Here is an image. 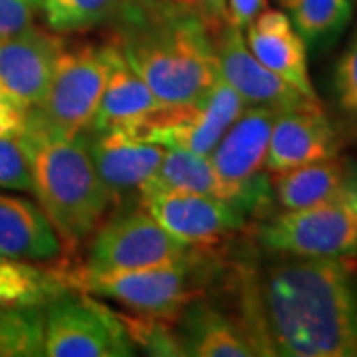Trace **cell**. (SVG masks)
I'll use <instances>...</instances> for the list:
<instances>
[{"label":"cell","instance_id":"14","mask_svg":"<svg viewBox=\"0 0 357 357\" xmlns=\"http://www.w3.org/2000/svg\"><path fill=\"white\" fill-rule=\"evenodd\" d=\"M215 52L220 77L241 93L248 105H264L274 109H294L304 105H319L302 91L292 88L280 76L260 64L246 46L244 30L222 20L215 26Z\"/></svg>","mask_w":357,"mask_h":357},{"label":"cell","instance_id":"15","mask_svg":"<svg viewBox=\"0 0 357 357\" xmlns=\"http://www.w3.org/2000/svg\"><path fill=\"white\" fill-rule=\"evenodd\" d=\"M181 356L255 357L264 356L243 314L227 312L206 294L195 298L175 321Z\"/></svg>","mask_w":357,"mask_h":357},{"label":"cell","instance_id":"3","mask_svg":"<svg viewBox=\"0 0 357 357\" xmlns=\"http://www.w3.org/2000/svg\"><path fill=\"white\" fill-rule=\"evenodd\" d=\"M32 177V192L50 218L64 250H77L98 230L114 201L89 157L84 133L64 135L30 109L16 137Z\"/></svg>","mask_w":357,"mask_h":357},{"label":"cell","instance_id":"12","mask_svg":"<svg viewBox=\"0 0 357 357\" xmlns=\"http://www.w3.org/2000/svg\"><path fill=\"white\" fill-rule=\"evenodd\" d=\"M84 141L114 204L119 208L139 204L141 191L163 161L167 147L126 129H88Z\"/></svg>","mask_w":357,"mask_h":357},{"label":"cell","instance_id":"32","mask_svg":"<svg viewBox=\"0 0 357 357\" xmlns=\"http://www.w3.org/2000/svg\"><path fill=\"white\" fill-rule=\"evenodd\" d=\"M280 2L286 6V8H290V4H292V0H280Z\"/></svg>","mask_w":357,"mask_h":357},{"label":"cell","instance_id":"8","mask_svg":"<svg viewBox=\"0 0 357 357\" xmlns=\"http://www.w3.org/2000/svg\"><path fill=\"white\" fill-rule=\"evenodd\" d=\"M192 248L178 243L141 204L119 208V213L93 232L88 260L89 272H126L171 266L185 260Z\"/></svg>","mask_w":357,"mask_h":357},{"label":"cell","instance_id":"26","mask_svg":"<svg viewBox=\"0 0 357 357\" xmlns=\"http://www.w3.org/2000/svg\"><path fill=\"white\" fill-rule=\"evenodd\" d=\"M333 91L345 114L357 117V32L335 64Z\"/></svg>","mask_w":357,"mask_h":357},{"label":"cell","instance_id":"21","mask_svg":"<svg viewBox=\"0 0 357 357\" xmlns=\"http://www.w3.org/2000/svg\"><path fill=\"white\" fill-rule=\"evenodd\" d=\"M155 191H183L211 195L225 201V185L208 155L169 147L153 177L143 187L141 197ZM139 197V199H141Z\"/></svg>","mask_w":357,"mask_h":357},{"label":"cell","instance_id":"2","mask_svg":"<svg viewBox=\"0 0 357 357\" xmlns=\"http://www.w3.org/2000/svg\"><path fill=\"white\" fill-rule=\"evenodd\" d=\"M107 24V42L163 105L199 102L220 77L217 24L192 0H121Z\"/></svg>","mask_w":357,"mask_h":357},{"label":"cell","instance_id":"19","mask_svg":"<svg viewBox=\"0 0 357 357\" xmlns=\"http://www.w3.org/2000/svg\"><path fill=\"white\" fill-rule=\"evenodd\" d=\"M163 107L165 105L155 98L149 86L129 68L128 62L112 44L109 76L89 129H126L139 133Z\"/></svg>","mask_w":357,"mask_h":357},{"label":"cell","instance_id":"31","mask_svg":"<svg viewBox=\"0 0 357 357\" xmlns=\"http://www.w3.org/2000/svg\"><path fill=\"white\" fill-rule=\"evenodd\" d=\"M192 2L203 10L204 16L213 24L227 20V0H192Z\"/></svg>","mask_w":357,"mask_h":357},{"label":"cell","instance_id":"25","mask_svg":"<svg viewBox=\"0 0 357 357\" xmlns=\"http://www.w3.org/2000/svg\"><path fill=\"white\" fill-rule=\"evenodd\" d=\"M121 0H42V13L54 32H88L107 24Z\"/></svg>","mask_w":357,"mask_h":357},{"label":"cell","instance_id":"10","mask_svg":"<svg viewBox=\"0 0 357 357\" xmlns=\"http://www.w3.org/2000/svg\"><path fill=\"white\" fill-rule=\"evenodd\" d=\"M248 103L236 89L218 77L199 102L165 105L139 133L163 147H181L211 155L220 137L244 114Z\"/></svg>","mask_w":357,"mask_h":357},{"label":"cell","instance_id":"6","mask_svg":"<svg viewBox=\"0 0 357 357\" xmlns=\"http://www.w3.org/2000/svg\"><path fill=\"white\" fill-rule=\"evenodd\" d=\"M278 114L274 107L248 105L208 155L225 185V201L246 218H260L272 201L266 153Z\"/></svg>","mask_w":357,"mask_h":357},{"label":"cell","instance_id":"29","mask_svg":"<svg viewBox=\"0 0 357 357\" xmlns=\"http://www.w3.org/2000/svg\"><path fill=\"white\" fill-rule=\"evenodd\" d=\"M26 115L28 112L10 102L6 93L0 89V137L16 139L24 131Z\"/></svg>","mask_w":357,"mask_h":357},{"label":"cell","instance_id":"27","mask_svg":"<svg viewBox=\"0 0 357 357\" xmlns=\"http://www.w3.org/2000/svg\"><path fill=\"white\" fill-rule=\"evenodd\" d=\"M0 189L32 191V177L18 139L0 137Z\"/></svg>","mask_w":357,"mask_h":357},{"label":"cell","instance_id":"9","mask_svg":"<svg viewBox=\"0 0 357 357\" xmlns=\"http://www.w3.org/2000/svg\"><path fill=\"white\" fill-rule=\"evenodd\" d=\"M112 66V44H82L60 54L44 102L36 107L64 135L86 133L102 102Z\"/></svg>","mask_w":357,"mask_h":357},{"label":"cell","instance_id":"16","mask_svg":"<svg viewBox=\"0 0 357 357\" xmlns=\"http://www.w3.org/2000/svg\"><path fill=\"white\" fill-rule=\"evenodd\" d=\"M337 131L321 103L280 112L270 131L266 171L270 175L316 163L340 153Z\"/></svg>","mask_w":357,"mask_h":357},{"label":"cell","instance_id":"13","mask_svg":"<svg viewBox=\"0 0 357 357\" xmlns=\"http://www.w3.org/2000/svg\"><path fill=\"white\" fill-rule=\"evenodd\" d=\"M64 48L60 34L36 26L0 38V89L26 112L40 107Z\"/></svg>","mask_w":357,"mask_h":357},{"label":"cell","instance_id":"22","mask_svg":"<svg viewBox=\"0 0 357 357\" xmlns=\"http://www.w3.org/2000/svg\"><path fill=\"white\" fill-rule=\"evenodd\" d=\"M68 288L72 286L64 270H46L0 255V304L44 307Z\"/></svg>","mask_w":357,"mask_h":357},{"label":"cell","instance_id":"20","mask_svg":"<svg viewBox=\"0 0 357 357\" xmlns=\"http://www.w3.org/2000/svg\"><path fill=\"white\" fill-rule=\"evenodd\" d=\"M356 178V169L349 165V161L335 155L316 163L294 167L290 171L274 173L270 187L272 199L280 204L282 211H292L330 199Z\"/></svg>","mask_w":357,"mask_h":357},{"label":"cell","instance_id":"30","mask_svg":"<svg viewBox=\"0 0 357 357\" xmlns=\"http://www.w3.org/2000/svg\"><path fill=\"white\" fill-rule=\"evenodd\" d=\"M264 8L266 0H227V20L244 30Z\"/></svg>","mask_w":357,"mask_h":357},{"label":"cell","instance_id":"5","mask_svg":"<svg viewBox=\"0 0 357 357\" xmlns=\"http://www.w3.org/2000/svg\"><path fill=\"white\" fill-rule=\"evenodd\" d=\"M255 241L276 256L356 258L357 178L321 203L258 218Z\"/></svg>","mask_w":357,"mask_h":357},{"label":"cell","instance_id":"24","mask_svg":"<svg viewBox=\"0 0 357 357\" xmlns=\"http://www.w3.org/2000/svg\"><path fill=\"white\" fill-rule=\"evenodd\" d=\"M40 356H44L42 307L0 304V357Z\"/></svg>","mask_w":357,"mask_h":357},{"label":"cell","instance_id":"23","mask_svg":"<svg viewBox=\"0 0 357 357\" xmlns=\"http://www.w3.org/2000/svg\"><path fill=\"white\" fill-rule=\"evenodd\" d=\"M288 10L307 48L326 50L351 22L354 0H292Z\"/></svg>","mask_w":357,"mask_h":357},{"label":"cell","instance_id":"4","mask_svg":"<svg viewBox=\"0 0 357 357\" xmlns=\"http://www.w3.org/2000/svg\"><path fill=\"white\" fill-rule=\"evenodd\" d=\"M218 250H197L177 264L126 272H66L72 288L115 302L133 316L175 324L195 298L208 292L220 274Z\"/></svg>","mask_w":357,"mask_h":357},{"label":"cell","instance_id":"17","mask_svg":"<svg viewBox=\"0 0 357 357\" xmlns=\"http://www.w3.org/2000/svg\"><path fill=\"white\" fill-rule=\"evenodd\" d=\"M244 30L246 46L260 64L266 66L270 72L280 76L292 88L302 91L312 102H319L307 72L306 42L298 34L288 14L264 8Z\"/></svg>","mask_w":357,"mask_h":357},{"label":"cell","instance_id":"11","mask_svg":"<svg viewBox=\"0 0 357 357\" xmlns=\"http://www.w3.org/2000/svg\"><path fill=\"white\" fill-rule=\"evenodd\" d=\"M139 204L178 243L197 250H218L248 220L227 201L199 192H147Z\"/></svg>","mask_w":357,"mask_h":357},{"label":"cell","instance_id":"1","mask_svg":"<svg viewBox=\"0 0 357 357\" xmlns=\"http://www.w3.org/2000/svg\"><path fill=\"white\" fill-rule=\"evenodd\" d=\"M256 307L270 356L357 357L354 258L278 256L256 274Z\"/></svg>","mask_w":357,"mask_h":357},{"label":"cell","instance_id":"7","mask_svg":"<svg viewBox=\"0 0 357 357\" xmlns=\"http://www.w3.org/2000/svg\"><path fill=\"white\" fill-rule=\"evenodd\" d=\"M44 314V356L129 357L135 345L123 319L93 296L68 288L54 296Z\"/></svg>","mask_w":357,"mask_h":357},{"label":"cell","instance_id":"28","mask_svg":"<svg viewBox=\"0 0 357 357\" xmlns=\"http://www.w3.org/2000/svg\"><path fill=\"white\" fill-rule=\"evenodd\" d=\"M42 0H0V38H8L34 26Z\"/></svg>","mask_w":357,"mask_h":357},{"label":"cell","instance_id":"18","mask_svg":"<svg viewBox=\"0 0 357 357\" xmlns=\"http://www.w3.org/2000/svg\"><path fill=\"white\" fill-rule=\"evenodd\" d=\"M64 246L42 206L0 192V255L24 262H52Z\"/></svg>","mask_w":357,"mask_h":357}]
</instances>
